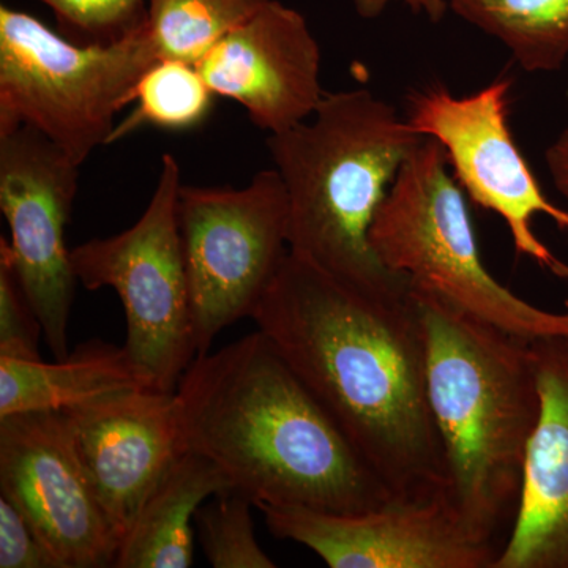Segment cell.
I'll use <instances>...</instances> for the list:
<instances>
[{"label":"cell","instance_id":"obj_8","mask_svg":"<svg viewBox=\"0 0 568 568\" xmlns=\"http://www.w3.org/2000/svg\"><path fill=\"white\" fill-rule=\"evenodd\" d=\"M178 219L201 355L224 328L253 317L278 275L290 253L286 190L275 168L242 189L182 183Z\"/></svg>","mask_w":568,"mask_h":568},{"label":"cell","instance_id":"obj_4","mask_svg":"<svg viewBox=\"0 0 568 568\" xmlns=\"http://www.w3.org/2000/svg\"><path fill=\"white\" fill-rule=\"evenodd\" d=\"M425 138L368 89L325 92L308 121L267 144L287 197V245L365 293L402 295L409 282L373 252L369 233L403 164Z\"/></svg>","mask_w":568,"mask_h":568},{"label":"cell","instance_id":"obj_22","mask_svg":"<svg viewBox=\"0 0 568 568\" xmlns=\"http://www.w3.org/2000/svg\"><path fill=\"white\" fill-rule=\"evenodd\" d=\"M63 29L95 41L119 39L144 21L149 0H39Z\"/></svg>","mask_w":568,"mask_h":568},{"label":"cell","instance_id":"obj_2","mask_svg":"<svg viewBox=\"0 0 568 568\" xmlns=\"http://www.w3.org/2000/svg\"><path fill=\"white\" fill-rule=\"evenodd\" d=\"M175 398L182 452L257 508L361 514L396 499L260 328L197 355Z\"/></svg>","mask_w":568,"mask_h":568},{"label":"cell","instance_id":"obj_24","mask_svg":"<svg viewBox=\"0 0 568 568\" xmlns=\"http://www.w3.org/2000/svg\"><path fill=\"white\" fill-rule=\"evenodd\" d=\"M0 568H61L18 508L0 496Z\"/></svg>","mask_w":568,"mask_h":568},{"label":"cell","instance_id":"obj_19","mask_svg":"<svg viewBox=\"0 0 568 568\" xmlns=\"http://www.w3.org/2000/svg\"><path fill=\"white\" fill-rule=\"evenodd\" d=\"M213 99L215 95L194 63L159 59L134 85L130 97V103H134L133 111L122 122L115 123L108 144L121 141L144 126L166 132L197 129L211 115Z\"/></svg>","mask_w":568,"mask_h":568},{"label":"cell","instance_id":"obj_6","mask_svg":"<svg viewBox=\"0 0 568 568\" xmlns=\"http://www.w3.org/2000/svg\"><path fill=\"white\" fill-rule=\"evenodd\" d=\"M159 61L144 21L111 41L77 44L39 18L0 7V133L26 125L84 164L108 144L144 71Z\"/></svg>","mask_w":568,"mask_h":568},{"label":"cell","instance_id":"obj_9","mask_svg":"<svg viewBox=\"0 0 568 568\" xmlns=\"http://www.w3.org/2000/svg\"><path fill=\"white\" fill-rule=\"evenodd\" d=\"M511 84L500 77L463 97L425 85L407 95L405 118L418 134L443 145L467 196L506 222L515 252L562 278L568 264L537 237L532 222L545 215L568 231V209L548 200L519 151L508 123Z\"/></svg>","mask_w":568,"mask_h":568},{"label":"cell","instance_id":"obj_25","mask_svg":"<svg viewBox=\"0 0 568 568\" xmlns=\"http://www.w3.org/2000/svg\"><path fill=\"white\" fill-rule=\"evenodd\" d=\"M394 2L405 3L407 9L425 14L433 22L443 20L446 11L450 9V0H354V7L358 17L375 20Z\"/></svg>","mask_w":568,"mask_h":568},{"label":"cell","instance_id":"obj_15","mask_svg":"<svg viewBox=\"0 0 568 568\" xmlns=\"http://www.w3.org/2000/svg\"><path fill=\"white\" fill-rule=\"evenodd\" d=\"M540 418L495 568H568V336L530 339Z\"/></svg>","mask_w":568,"mask_h":568},{"label":"cell","instance_id":"obj_16","mask_svg":"<svg viewBox=\"0 0 568 568\" xmlns=\"http://www.w3.org/2000/svg\"><path fill=\"white\" fill-rule=\"evenodd\" d=\"M226 476L207 458L182 452L159 481L119 547L118 568H186L193 564L201 504L230 491Z\"/></svg>","mask_w":568,"mask_h":568},{"label":"cell","instance_id":"obj_13","mask_svg":"<svg viewBox=\"0 0 568 568\" xmlns=\"http://www.w3.org/2000/svg\"><path fill=\"white\" fill-rule=\"evenodd\" d=\"M59 413L121 547L142 504L182 454L175 392L126 388Z\"/></svg>","mask_w":568,"mask_h":568},{"label":"cell","instance_id":"obj_12","mask_svg":"<svg viewBox=\"0 0 568 568\" xmlns=\"http://www.w3.org/2000/svg\"><path fill=\"white\" fill-rule=\"evenodd\" d=\"M0 491L61 568L114 567L119 538L59 410L0 417Z\"/></svg>","mask_w":568,"mask_h":568},{"label":"cell","instance_id":"obj_21","mask_svg":"<svg viewBox=\"0 0 568 568\" xmlns=\"http://www.w3.org/2000/svg\"><path fill=\"white\" fill-rule=\"evenodd\" d=\"M248 497L230 489L220 493L196 514L201 547L205 559L215 568H274L254 537Z\"/></svg>","mask_w":568,"mask_h":568},{"label":"cell","instance_id":"obj_14","mask_svg":"<svg viewBox=\"0 0 568 568\" xmlns=\"http://www.w3.org/2000/svg\"><path fill=\"white\" fill-rule=\"evenodd\" d=\"M215 97L278 134L308 121L323 102L321 48L301 11L271 0L196 63Z\"/></svg>","mask_w":568,"mask_h":568},{"label":"cell","instance_id":"obj_20","mask_svg":"<svg viewBox=\"0 0 568 568\" xmlns=\"http://www.w3.org/2000/svg\"><path fill=\"white\" fill-rule=\"evenodd\" d=\"M271 0H149L144 26L159 59L196 65Z\"/></svg>","mask_w":568,"mask_h":568},{"label":"cell","instance_id":"obj_26","mask_svg":"<svg viewBox=\"0 0 568 568\" xmlns=\"http://www.w3.org/2000/svg\"><path fill=\"white\" fill-rule=\"evenodd\" d=\"M545 162L556 190L568 205V126L549 144Z\"/></svg>","mask_w":568,"mask_h":568},{"label":"cell","instance_id":"obj_18","mask_svg":"<svg viewBox=\"0 0 568 568\" xmlns=\"http://www.w3.org/2000/svg\"><path fill=\"white\" fill-rule=\"evenodd\" d=\"M450 9L500 41L529 73L568 65V0H450Z\"/></svg>","mask_w":568,"mask_h":568},{"label":"cell","instance_id":"obj_1","mask_svg":"<svg viewBox=\"0 0 568 568\" xmlns=\"http://www.w3.org/2000/svg\"><path fill=\"white\" fill-rule=\"evenodd\" d=\"M252 320L396 499L446 491L410 290L365 293L290 252Z\"/></svg>","mask_w":568,"mask_h":568},{"label":"cell","instance_id":"obj_5","mask_svg":"<svg viewBox=\"0 0 568 568\" xmlns=\"http://www.w3.org/2000/svg\"><path fill=\"white\" fill-rule=\"evenodd\" d=\"M373 252L410 286L443 295L470 315L525 339L568 336V312L530 305L489 274L466 193L446 152L425 138L403 164L369 233Z\"/></svg>","mask_w":568,"mask_h":568},{"label":"cell","instance_id":"obj_7","mask_svg":"<svg viewBox=\"0 0 568 568\" xmlns=\"http://www.w3.org/2000/svg\"><path fill=\"white\" fill-rule=\"evenodd\" d=\"M182 183L181 164L173 153H164L155 190L138 222L70 252L78 283L118 293L126 316V353L142 383L163 392L178 390L197 355L178 219Z\"/></svg>","mask_w":568,"mask_h":568},{"label":"cell","instance_id":"obj_3","mask_svg":"<svg viewBox=\"0 0 568 568\" xmlns=\"http://www.w3.org/2000/svg\"><path fill=\"white\" fill-rule=\"evenodd\" d=\"M426 345V390L446 495L469 529L503 547L517 517L540 392L529 339L410 286Z\"/></svg>","mask_w":568,"mask_h":568},{"label":"cell","instance_id":"obj_11","mask_svg":"<svg viewBox=\"0 0 568 568\" xmlns=\"http://www.w3.org/2000/svg\"><path fill=\"white\" fill-rule=\"evenodd\" d=\"M260 510L276 538L304 545L331 568H495L503 551L469 529L446 491L390 500L361 514Z\"/></svg>","mask_w":568,"mask_h":568},{"label":"cell","instance_id":"obj_17","mask_svg":"<svg viewBox=\"0 0 568 568\" xmlns=\"http://www.w3.org/2000/svg\"><path fill=\"white\" fill-rule=\"evenodd\" d=\"M148 387L125 346L92 339L59 361L0 357V417L62 410L99 396Z\"/></svg>","mask_w":568,"mask_h":568},{"label":"cell","instance_id":"obj_27","mask_svg":"<svg viewBox=\"0 0 568 568\" xmlns=\"http://www.w3.org/2000/svg\"><path fill=\"white\" fill-rule=\"evenodd\" d=\"M562 278H564V280H568V267H567L566 274H564ZM564 305H566V310H567V312H568V298H567V301H566V304H564Z\"/></svg>","mask_w":568,"mask_h":568},{"label":"cell","instance_id":"obj_23","mask_svg":"<svg viewBox=\"0 0 568 568\" xmlns=\"http://www.w3.org/2000/svg\"><path fill=\"white\" fill-rule=\"evenodd\" d=\"M40 320L9 261L0 257V357L39 361Z\"/></svg>","mask_w":568,"mask_h":568},{"label":"cell","instance_id":"obj_10","mask_svg":"<svg viewBox=\"0 0 568 568\" xmlns=\"http://www.w3.org/2000/svg\"><path fill=\"white\" fill-rule=\"evenodd\" d=\"M80 164L31 126L0 133V211L10 242L0 239L55 361L69 351V324L78 278L65 245L80 185Z\"/></svg>","mask_w":568,"mask_h":568}]
</instances>
